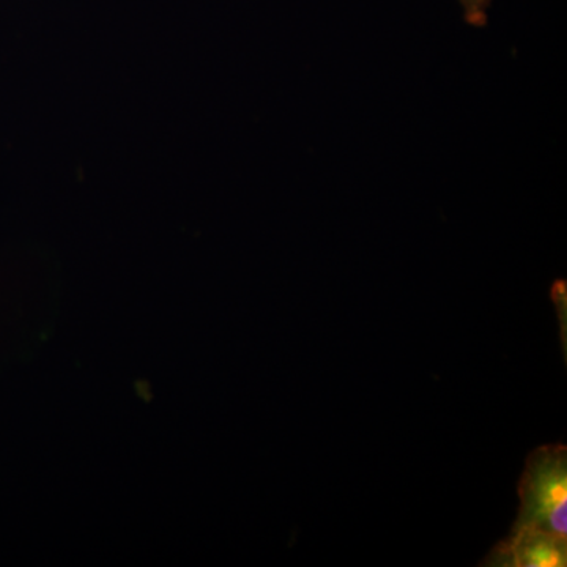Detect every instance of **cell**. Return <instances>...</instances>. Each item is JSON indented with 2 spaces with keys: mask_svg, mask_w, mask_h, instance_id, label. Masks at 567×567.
<instances>
[{
  "mask_svg": "<svg viewBox=\"0 0 567 567\" xmlns=\"http://www.w3.org/2000/svg\"><path fill=\"white\" fill-rule=\"evenodd\" d=\"M518 496L520 513L514 529H539L567 540L566 446H540L529 454Z\"/></svg>",
  "mask_w": 567,
  "mask_h": 567,
  "instance_id": "obj_1",
  "label": "cell"
},
{
  "mask_svg": "<svg viewBox=\"0 0 567 567\" xmlns=\"http://www.w3.org/2000/svg\"><path fill=\"white\" fill-rule=\"evenodd\" d=\"M566 561L567 540L529 528L513 529L486 558L487 566L511 567H565Z\"/></svg>",
  "mask_w": 567,
  "mask_h": 567,
  "instance_id": "obj_2",
  "label": "cell"
},
{
  "mask_svg": "<svg viewBox=\"0 0 567 567\" xmlns=\"http://www.w3.org/2000/svg\"><path fill=\"white\" fill-rule=\"evenodd\" d=\"M464 10V17L468 24L475 28H484L487 24V10L492 0H458Z\"/></svg>",
  "mask_w": 567,
  "mask_h": 567,
  "instance_id": "obj_3",
  "label": "cell"
}]
</instances>
